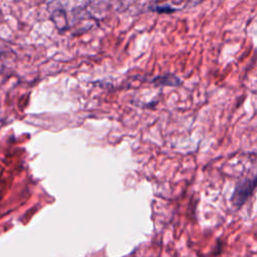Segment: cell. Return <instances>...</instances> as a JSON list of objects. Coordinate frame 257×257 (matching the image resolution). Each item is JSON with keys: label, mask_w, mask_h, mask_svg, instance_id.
I'll return each mask as SVG.
<instances>
[{"label": "cell", "mask_w": 257, "mask_h": 257, "mask_svg": "<svg viewBox=\"0 0 257 257\" xmlns=\"http://www.w3.org/2000/svg\"><path fill=\"white\" fill-rule=\"evenodd\" d=\"M157 84H162V85H179L181 83V80L175 76V75H163L156 77L154 80Z\"/></svg>", "instance_id": "obj_2"}, {"label": "cell", "mask_w": 257, "mask_h": 257, "mask_svg": "<svg viewBox=\"0 0 257 257\" xmlns=\"http://www.w3.org/2000/svg\"><path fill=\"white\" fill-rule=\"evenodd\" d=\"M257 188V177L250 179H241L235 186L233 194L231 196L232 206L238 210L240 209L252 196L254 190Z\"/></svg>", "instance_id": "obj_1"}, {"label": "cell", "mask_w": 257, "mask_h": 257, "mask_svg": "<svg viewBox=\"0 0 257 257\" xmlns=\"http://www.w3.org/2000/svg\"><path fill=\"white\" fill-rule=\"evenodd\" d=\"M3 70V60H2V57L0 55V72Z\"/></svg>", "instance_id": "obj_4"}, {"label": "cell", "mask_w": 257, "mask_h": 257, "mask_svg": "<svg viewBox=\"0 0 257 257\" xmlns=\"http://www.w3.org/2000/svg\"><path fill=\"white\" fill-rule=\"evenodd\" d=\"M186 1H187V4H189V5H196L197 3H199L202 0H186Z\"/></svg>", "instance_id": "obj_3"}]
</instances>
